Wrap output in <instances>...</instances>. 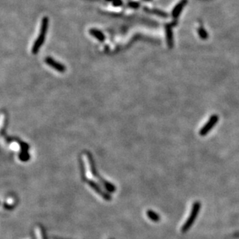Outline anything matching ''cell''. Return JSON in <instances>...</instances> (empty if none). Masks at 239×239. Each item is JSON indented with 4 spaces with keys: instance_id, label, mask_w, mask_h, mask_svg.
I'll return each mask as SVG.
<instances>
[{
    "instance_id": "cell-9",
    "label": "cell",
    "mask_w": 239,
    "mask_h": 239,
    "mask_svg": "<svg viewBox=\"0 0 239 239\" xmlns=\"http://www.w3.org/2000/svg\"><path fill=\"white\" fill-rule=\"evenodd\" d=\"M198 34L202 40H207L208 38V34L203 28L200 27L198 29Z\"/></svg>"
},
{
    "instance_id": "cell-8",
    "label": "cell",
    "mask_w": 239,
    "mask_h": 239,
    "mask_svg": "<svg viewBox=\"0 0 239 239\" xmlns=\"http://www.w3.org/2000/svg\"><path fill=\"white\" fill-rule=\"evenodd\" d=\"M145 10L147 12V13H153V14H156V15H157V16H159V17H168L167 13H166L165 12H163V11H161V10L148 9H145Z\"/></svg>"
},
{
    "instance_id": "cell-11",
    "label": "cell",
    "mask_w": 239,
    "mask_h": 239,
    "mask_svg": "<svg viewBox=\"0 0 239 239\" xmlns=\"http://www.w3.org/2000/svg\"><path fill=\"white\" fill-rule=\"evenodd\" d=\"M113 5L115 6H120L122 5V2L121 0H113Z\"/></svg>"
},
{
    "instance_id": "cell-6",
    "label": "cell",
    "mask_w": 239,
    "mask_h": 239,
    "mask_svg": "<svg viewBox=\"0 0 239 239\" xmlns=\"http://www.w3.org/2000/svg\"><path fill=\"white\" fill-rule=\"evenodd\" d=\"M187 0H182L181 2H180L176 6L174 7V9H173V12H172L173 18L176 19L178 17H179L180 15L181 12H182L183 9H184V7L185 6L186 4H187Z\"/></svg>"
},
{
    "instance_id": "cell-12",
    "label": "cell",
    "mask_w": 239,
    "mask_h": 239,
    "mask_svg": "<svg viewBox=\"0 0 239 239\" xmlns=\"http://www.w3.org/2000/svg\"><path fill=\"white\" fill-rule=\"evenodd\" d=\"M129 6H131L132 8H134V9H136L138 8V6H139V4L138 3V2H130V3H129Z\"/></svg>"
},
{
    "instance_id": "cell-3",
    "label": "cell",
    "mask_w": 239,
    "mask_h": 239,
    "mask_svg": "<svg viewBox=\"0 0 239 239\" xmlns=\"http://www.w3.org/2000/svg\"><path fill=\"white\" fill-rule=\"evenodd\" d=\"M218 122V116H217V115H214V116H212L210 118V119L207 121L206 125H203V126L202 127V129H200V135H202V136L206 135L208 133V132L211 130L212 128L216 125V123Z\"/></svg>"
},
{
    "instance_id": "cell-2",
    "label": "cell",
    "mask_w": 239,
    "mask_h": 239,
    "mask_svg": "<svg viewBox=\"0 0 239 239\" xmlns=\"http://www.w3.org/2000/svg\"><path fill=\"white\" fill-rule=\"evenodd\" d=\"M200 210V202H195L193 205L192 210L190 212V214L189 216L188 219L187 220V221L185 222L184 225L182 228V231L183 232H187L189 229L190 228V227L194 225V221H195L196 218H197V214H199Z\"/></svg>"
},
{
    "instance_id": "cell-10",
    "label": "cell",
    "mask_w": 239,
    "mask_h": 239,
    "mask_svg": "<svg viewBox=\"0 0 239 239\" xmlns=\"http://www.w3.org/2000/svg\"><path fill=\"white\" fill-rule=\"evenodd\" d=\"M148 215L149 217H150V218H151L153 221H158L159 220V216H158L157 214H156V213H154V212L153 211H149L148 212Z\"/></svg>"
},
{
    "instance_id": "cell-7",
    "label": "cell",
    "mask_w": 239,
    "mask_h": 239,
    "mask_svg": "<svg viewBox=\"0 0 239 239\" xmlns=\"http://www.w3.org/2000/svg\"><path fill=\"white\" fill-rule=\"evenodd\" d=\"M89 33L92 36H94V38H96L98 40L101 41V42H103L105 40V36H104V33L101 32V31L98 30L97 29H89Z\"/></svg>"
},
{
    "instance_id": "cell-5",
    "label": "cell",
    "mask_w": 239,
    "mask_h": 239,
    "mask_svg": "<svg viewBox=\"0 0 239 239\" xmlns=\"http://www.w3.org/2000/svg\"><path fill=\"white\" fill-rule=\"evenodd\" d=\"M173 23H169L166 25V41H167L168 47L169 48H172L173 47V35L172 27L173 26Z\"/></svg>"
},
{
    "instance_id": "cell-13",
    "label": "cell",
    "mask_w": 239,
    "mask_h": 239,
    "mask_svg": "<svg viewBox=\"0 0 239 239\" xmlns=\"http://www.w3.org/2000/svg\"><path fill=\"white\" fill-rule=\"evenodd\" d=\"M146 1H148V0H146Z\"/></svg>"
},
{
    "instance_id": "cell-1",
    "label": "cell",
    "mask_w": 239,
    "mask_h": 239,
    "mask_svg": "<svg viewBox=\"0 0 239 239\" xmlns=\"http://www.w3.org/2000/svg\"><path fill=\"white\" fill-rule=\"evenodd\" d=\"M48 23H49V20L47 17H44L41 21V26H40V32L39 33V36L37 39L35 40L34 44H33V47H32V53L33 54H36L39 52L40 48L44 44V40H45L46 34L47 32V28H48Z\"/></svg>"
},
{
    "instance_id": "cell-4",
    "label": "cell",
    "mask_w": 239,
    "mask_h": 239,
    "mask_svg": "<svg viewBox=\"0 0 239 239\" xmlns=\"http://www.w3.org/2000/svg\"><path fill=\"white\" fill-rule=\"evenodd\" d=\"M45 63H47L48 66H51L52 68H54V70H57V71L60 72V73H63V72L66 70L65 66L63 65L62 63H58L56 60H54L52 57H47L45 59Z\"/></svg>"
}]
</instances>
